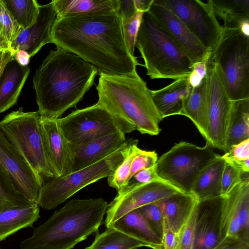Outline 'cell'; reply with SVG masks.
<instances>
[{
	"instance_id": "15",
	"label": "cell",
	"mask_w": 249,
	"mask_h": 249,
	"mask_svg": "<svg viewBox=\"0 0 249 249\" xmlns=\"http://www.w3.org/2000/svg\"><path fill=\"white\" fill-rule=\"evenodd\" d=\"M148 12L161 25L193 64L202 61H209L212 53L161 0H154Z\"/></svg>"
},
{
	"instance_id": "38",
	"label": "cell",
	"mask_w": 249,
	"mask_h": 249,
	"mask_svg": "<svg viewBox=\"0 0 249 249\" xmlns=\"http://www.w3.org/2000/svg\"><path fill=\"white\" fill-rule=\"evenodd\" d=\"M162 180L157 174L156 164L135 174L117 194L123 193L139 185Z\"/></svg>"
},
{
	"instance_id": "3",
	"label": "cell",
	"mask_w": 249,
	"mask_h": 249,
	"mask_svg": "<svg viewBox=\"0 0 249 249\" xmlns=\"http://www.w3.org/2000/svg\"><path fill=\"white\" fill-rule=\"evenodd\" d=\"M108 205L102 198L72 199L35 228L20 248L72 249L98 231Z\"/></svg>"
},
{
	"instance_id": "9",
	"label": "cell",
	"mask_w": 249,
	"mask_h": 249,
	"mask_svg": "<svg viewBox=\"0 0 249 249\" xmlns=\"http://www.w3.org/2000/svg\"><path fill=\"white\" fill-rule=\"evenodd\" d=\"M218 155L207 143L200 147L180 142L158 159L157 173L162 180L180 192L191 193L199 174Z\"/></svg>"
},
{
	"instance_id": "21",
	"label": "cell",
	"mask_w": 249,
	"mask_h": 249,
	"mask_svg": "<svg viewBox=\"0 0 249 249\" xmlns=\"http://www.w3.org/2000/svg\"><path fill=\"white\" fill-rule=\"evenodd\" d=\"M188 76L175 80L161 89L151 90L153 102L162 119L181 115L184 102L192 89Z\"/></svg>"
},
{
	"instance_id": "32",
	"label": "cell",
	"mask_w": 249,
	"mask_h": 249,
	"mask_svg": "<svg viewBox=\"0 0 249 249\" xmlns=\"http://www.w3.org/2000/svg\"><path fill=\"white\" fill-rule=\"evenodd\" d=\"M33 204L21 192L11 175L0 164V212Z\"/></svg>"
},
{
	"instance_id": "6",
	"label": "cell",
	"mask_w": 249,
	"mask_h": 249,
	"mask_svg": "<svg viewBox=\"0 0 249 249\" xmlns=\"http://www.w3.org/2000/svg\"><path fill=\"white\" fill-rule=\"evenodd\" d=\"M211 60L219 70L231 101L249 98V37L238 27L222 26Z\"/></svg>"
},
{
	"instance_id": "46",
	"label": "cell",
	"mask_w": 249,
	"mask_h": 249,
	"mask_svg": "<svg viewBox=\"0 0 249 249\" xmlns=\"http://www.w3.org/2000/svg\"><path fill=\"white\" fill-rule=\"evenodd\" d=\"M13 53L10 51H0V76L6 65L14 60Z\"/></svg>"
},
{
	"instance_id": "29",
	"label": "cell",
	"mask_w": 249,
	"mask_h": 249,
	"mask_svg": "<svg viewBox=\"0 0 249 249\" xmlns=\"http://www.w3.org/2000/svg\"><path fill=\"white\" fill-rule=\"evenodd\" d=\"M249 139V98L231 101L225 152L232 145Z\"/></svg>"
},
{
	"instance_id": "14",
	"label": "cell",
	"mask_w": 249,
	"mask_h": 249,
	"mask_svg": "<svg viewBox=\"0 0 249 249\" xmlns=\"http://www.w3.org/2000/svg\"><path fill=\"white\" fill-rule=\"evenodd\" d=\"M226 196L198 200L196 207L193 249H214L223 240V215Z\"/></svg>"
},
{
	"instance_id": "45",
	"label": "cell",
	"mask_w": 249,
	"mask_h": 249,
	"mask_svg": "<svg viewBox=\"0 0 249 249\" xmlns=\"http://www.w3.org/2000/svg\"><path fill=\"white\" fill-rule=\"evenodd\" d=\"M137 12L133 0H119L118 13L122 19L130 18Z\"/></svg>"
},
{
	"instance_id": "53",
	"label": "cell",
	"mask_w": 249,
	"mask_h": 249,
	"mask_svg": "<svg viewBox=\"0 0 249 249\" xmlns=\"http://www.w3.org/2000/svg\"><path fill=\"white\" fill-rule=\"evenodd\" d=\"M152 249H164V248L163 247V245L160 246H156L152 248Z\"/></svg>"
},
{
	"instance_id": "13",
	"label": "cell",
	"mask_w": 249,
	"mask_h": 249,
	"mask_svg": "<svg viewBox=\"0 0 249 249\" xmlns=\"http://www.w3.org/2000/svg\"><path fill=\"white\" fill-rule=\"evenodd\" d=\"M179 192L168 182L161 180L139 185L123 193L117 194L108 205L105 226L109 228L128 212Z\"/></svg>"
},
{
	"instance_id": "51",
	"label": "cell",
	"mask_w": 249,
	"mask_h": 249,
	"mask_svg": "<svg viewBox=\"0 0 249 249\" xmlns=\"http://www.w3.org/2000/svg\"><path fill=\"white\" fill-rule=\"evenodd\" d=\"M188 79L191 86L195 88L200 85L203 79L193 71L189 75Z\"/></svg>"
},
{
	"instance_id": "17",
	"label": "cell",
	"mask_w": 249,
	"mask_h": 249,
	"mask_svg": "<svg viewBox=\"0 0 249 249\" xmlns=\"http://www.w3.org/2000/svg\"><path fill=\"white\" fill-rule=\"evenodd\" d=\"M226 196L222 222L224 239L231 237L249 242V175Z\"/></svg>"
},
{
	"instance_id": "25",
	"label": "cell",
	"mask_w": 249,
	"mask_h": 249,
	"mask_svg": "<svg viewBox=\"0 0 249 249\" xmlns=\"http://www.w3.org/2000/svg\"><path fill=\"white\" fill-rule=\"evenodd\" d=\"M110 227L147 244L151 249L162 245V240L138 209L122 216L114 222Z\"/></svg>"
},
{
	"instance_id": "18",
	"label": "cell",
	"mask_w": 249,
	"mask_h": 249,
	"mask_svg": "<svg viewBox=\"0 0 249 249\" xmlns=\"http://www.w3.org/2000/svg\"><path fill=\"white\" fill-rule=\"evenodd\" d=\"M57 20V13L52 1L39 6V13L35 23L22 29L11 42L14 52L22 50L31 56L35 55L45 45L53 43V32Z\"/></svg>"
},
{
	"instance_id": "34",
	"label": "cell",
	"mask_w": 249,
	"mask_h": 249,
	"mask_svg": "<svg viewBox=\"0 0 249 249\" xmlns=\"http://www.w3.org/2000/svg\"><path fill=\"white\" fill-rule=\"evenodd\" d=\"M138 140L133 139L128 151L113 174L107 177L109 186L115 189L117 192L126 184L130 173L131 164L134 157L141 151L138 146Z\"/></svg>"
},
{
	"instance_id": "40",
	"label": "cell",
	"mask_w": 249,
	"mask_h": 249,
	"mask_svg": "<svg viewBox=\"0 0 249 249\" xmlns=\"http://www.w3.org/2000/svg\"><path fill=\"white\" fill-rule=\"evenodd\" d=\"M158 159V155L155 151H147L142 149L132 161L128 181L138 172L155 165Z\"/></svg>"
},
{
	"instance_id": "52",
	"label": "cell",
	"mask_w": 249,
	"mask_h": 249,
	"mask_svg": "<svg viewBox=\"0 0 249 249\" xmlns=\"http://www.w3.org/2000/svg\"><path fill=\"white\" fill-rule=\"evenodd\" d=\"M238 28L244 36L249 37V19L242 21Z\"/></svg>"
},
{
	"instance_id": "20",
	"label": "cell",
	"mask_w": 249,
	"mask_h": 249,
	"mask_svg": "<svg viewBox=\"0 0 249 249\" xmlns=\"http://www.w3.org/2000/svg\"><path fill=\"white\" fill-rule=\"evenodd\" d=\"M125 133L118 131L76 145H70L72 172L88 167L117 150L126 141Z\"/></svg>"
},
{
	"instance_id": "8",
	"label": "cell",
	"mask_w": 249,
	"mask_h": 249,
	"mask_svg": "<svg viewBox=\"0 0 249 249\" xmlns=\"http://www.w3.org/2000/svg\"><path fill=\"white\" fill-rule=\"evenodd\" d=\"M38 111L25 112L22 107L0 121V128L33 170L44 180L57 177L46 152Z\"/></svg>"
},
{
	"instance_id": "48",
	"label": "cell",
	"mask_w": 249,
	"mask_h": 249,
	"mask_svg": "<svg viewBox=\"0 0 249 249\" xmlns=\"http://www.w3.org/2000/svg\"><path fill=\"white\" fill-rule=\"evenodd\" d=\"M208 61H202L193 64V71L196 73L202 79L206 75Z\"/></svg>"
},
{
	"instance_id": "27",
	"label": "cell",
	"mask_w": 249,
	"mask_h": 249,
	"mask_svg": "<svg viewBox=\"0 0 249 249\" xmlns=\"http://www.w3.org/2000/svg\"><path fill=\"white\" fill-rule=\"evenodd\" d=\"M225 161L218 155L199 174L191 193L201 200L221 195V179Z\"/></svg>"
},
{
	"instance_id": "10",
	"label": "cell",
	"mask_w": 249,
	"mask_h": 249,
	"mask_svg": "<svg viewBox=\"0 0 249 249\" xmlns=\"http://www.w3.org/2000/svg\"><path fill=\"white\" fill-rule=\"evenodd\" d=\"M60 128L70 145L81 144L120 131L136 130L129 122L96 103L76 109L58 119Z\"/></svg>"
},
{
	"instance_id": "50",
	"label": "cell",
	"mask_w": 249,
	"mask_h": 249,
	"mask_svg": "<svg viewBox=\"0 0 249 249\" xmlns=\"http://www.w3.org/2000/svg\"><path fill=\"white\" fill-rule=\"evenodd\" d=\"M1 50L13 52L11 48V43L0 24V51Z\"/></svg>"
},
{
	"instance_id": "36",
	"label": "cell",
	"mask_w": 249,
	"mask_h": 249,
	"mask_svg": "<svg viewBox=\"0 0 249 249\" xmlns=\"http://www.w3.org/2000/svg\"><path fill=\"white\" fill-rule=\"evenodd\" d=\"M138 209L162 240L164 231V218L161 200L144 205Z\"/></svg>"
},
{
	"instance_id": "22",
	"label": "cell",
	"mask_w": 249,
	"mask_h": 249,
	"mask_svg": "<svg viewBox=\"0 0 249 249\" xmlns=\"http://www.w3.org/2000/svg\"><path fill=\"white\" fill-rule=\"evenodd\" d=\"M198 200L192 193L179 192L161 200L164 228L180 234Z\"/></svg>"
},
{
	"instance_id": "7",
	"label": "cell",
	"mask_w": 249,
	"mask_h": 249,
	"mask_svg": "<svg viewBox=\"0 0 249 249\" xmlns=\"http://www.w3.org/2000/svg\"><path fill=\"white\" fill-rule=\"evenodd\" d=\"M132 140H126L115 151L88 167L45 179L36 204L45 210L54 209L86 186L112 175L127 154Z\"/></svg>"
},
{
	"instance_id": "44",
	"label": "cell",
	"mask_w": 249,
	"mask_h": 249,
	"mask_svg": "<svg viewBox=\"0 0 249 249\" xmlns=\"http://www.w3.org/2000/svg\"><path fill=\"white\" fill-rule=\"evenodd\" d=\"M214 249H249V242L238 238L226 237Z\"/></svg>"
},
{
	"instance_id": "5",
	"label": "cell",
	"mask_w": 249,
	"mask_h": 249,
	"mask_svg": "<svg viewBox=\"0 0 249 249\" xmlns=\"http://www.w3.org/2000/svg\"><path fill=\"white\" fill-rule=\"evenodd\" d=\"M136 46L151 79L176 80L193 71L191 60L148 12L143 14Z\"/></svg>"
},
{
	"instance_id": "19",
	"label": "cell",
	"mask_w": 249,
	"mask_h": 249,
	"mask_svg": "<svg viewBox=\"0 0 249 249\" xmlns=\"http://www.w3.org/2000/svg\"><path fill=\"white\" fill-rule=\"evenodd\" d=\"M44 147L49 162L57 177L72 172V157L70 144L60 128L58 119L41 117Z\"/></svg>"
},
{
	"instance_id": "47",
	"label": "cell",
	"mask_w": 249,
	"mask_h": 249,
	"mask_svg": "<svg viewBox=\"0 0 249 249\" xmlns=\"http://www.w3.org/2000/svg\"><path fill=\"white\" fill-rule=\"evenodd\" d=\"M13 56L15 60L24 66L28 65L31 58L30 55L26 52L22 50L14 51Z\"/></svg>"
},
{
	"instance_id": "26",
	"label": "cell",
	"mask_w": 249,
	"mask_h": 249,
	"mask_svg": "<svg viewBox=\"0 0 249 249\" xmlns=\"http://www.w3.org/2000/svg\"><path fill=\"white\" fill-rule=\"evenodd\" d=\"M37 204L8 208L0 212V242L19 230L32 227L40 217Z\"/></svg>"
},
{
	"instance_id": "4",
	"label": "cell",
	"mask_w": 249,
	"mask_h": 249,
	"mask_svg": "<svg viewBox=\"0 0 249 249\" xmlns=\"http://www.w3.org/2000/svg\"><path fill=\"white\" fill-rule=\"evenodd\" d=\"M97 103L126 120L142 134L157 135L162 120L153 102L151 90L140 76L100 74Z\"/></svg>"
},
{
	"instance_id": "37",
	"label": "cell",
	"mask_w": 249,
	"mask_h": 249,
	"mask_svg": "<svg viewBox=\"0 0 249 249\" xmlns=\"http://www.w3.org/2000/svg\"><path fill=\"white\" fill-rule=\"evenodd\" d=\"M143 14L137 12L134 16L128 19H122V29L125 44L128 52L133 56H135L136 38Z\"/></svg>"
},
{
	"instance_id": "39",
	"label": "cell",
	"mask_w": 249,
	"mask_h": 249,
	"mask_svg": "<svg viewBox=\"0 0 249 249\" xmlns=\"http://www.w3.org/2000/svg\"><path fill=\"white\" fill-rule=\"evenodd\" d=\"M245 175L237 168L225 161L221 179V195H227L242 180Z\"/></svg>"
},
{
	"instance_id": "41",
	"label": "cell",
	"mask_w": 249,
	"mask_h": 249,
	"mask_svg": "<svg viewBox=\"0 0 249 249\" xmlns=\"http://www.w3.org/2000/svg\"><path fill=\"white\" fill-rule=\"evenodd\" d=\"M0 24L10 43L22 30L15 21L1 0H0Z\"/></svg>"
},
{
	"instance_id": "30",
	"label": "cell",
	"mask_w": 249,
	"mask_h": 249,
	"mask_svg": "<svg viewBox=\"0 0 249 249\" xmlns=\"http://www.w3.org/2000/svg\"><path fill=\"white\" fill-rule=\"evenodd\" d=\"M215 16L224 21L223 26L238 27L240 23L249 19V0H212Z\"/></svg>"
},
{
	"instance_id": "2",
	"label": "cell",
	"mask_w": 249,
	"mask_h": 249,
	"mask_svg": "<svg viewBox=\"0 0 249 249\" xmlns=\"http://www.w3.org/2000/svg\"><path fill=\"white\" fill-rule=\"evenodd\" d=\"M98 73L95 67L77 55L59 47L51 50L33 77L41 117L60 118L76 107Z\"/></svg>"
},
{
	"instance_id": "49",
	"label": "cell",
	"mask_w": 249,
	"mask_h": 249,
	"mask_svg": "<svg viewBox=\"0 0 249 249\" xmlns=\"http://www.w3.org/2000/svg\"><path fill=\"white\" fill-rule=\"evenodd\" d=\"M137 12L146 13L149 11L154 0H133Z\"/></svg>"
},
{
	"instance_id": "31",
	"label": "cell",
	"mask_w": 249,
	"mask_h": 249,
	"mask_svg": "<svg viewBox=\"0 0 249 249\" xmlns=\"http://www.w3.org/2000/svg\"><path fill=\"white\" fill-rule=\"evenodd\" d=\"M148 245L112 228L97 234L92 243L86 249H136Z\"/></svg>"
},
{
	"instance_id": "23",
	"label": "cell",
	"mask_w": 249,
	"mask_h": 249,
	"mask_svg": "<svg viewBox=\"0 0 249 249\" xmlns=\"http://www.w3.org/2000/svg\"><path fill=\"white\" fill-rule=\"evenodd\" d=\"M30 71L15 59L6 65L0 76V113L16 103Z\"/></svg>"
},
{
	"instance_id": "24",
	"label": "cell",
	"mask_w": 249,
	"mask_h": 249,
	"mask_svg": "<svg viewBox=\"0 0 249 249\" xmlns=\"http://www.w3.org/2000/svg\"><path fill=\"white\" fill-rule=\"evenodd\" d=\"M209 99L207 76L192 90L184 102L181 115L190 119L206 140L208 126Z\"/></svg>"
},
{
	"instance_id": "43",
	"label": "cell",
	"mask_w": 249,
	"mask_h": 249,
	"mask_svg": "<svg viewBox=\"0 0 249 249\" xmlns=\"http://www.w3.org/2000/svg\"><path fill=\"white\" fill-rule=\"evenodd\" d=\"M180 238V234L176 233L169 228L164 227L162 239L164 249H178Z\"/></svg>"
},
{
	"instance_id": "28",
	"label": "cell",
	"mask_w": 249,
	"mask_h": 249,
	"mask_svg": "<svg viewBox=\"0 0 249 249\" xmlns=\"http://www.w3.org/2000/svg\"><path fill=\"white\" fill-rule=\"evenodd\" d=\"M57 19L75 15L118 12L119 0H53Z\"/></svg>"
},
{
	"instance_id": "11",
	"label": "cell",
	"mask_w": 249,
	"mask_h": 249,
	"mask_svg": "<svg viewBox=\"0 0 249 249\" xmlns=\"http://www.w3.org/2000/svg\"><path fill=\"white\" fill-rule=\"evenodd\" d=\"M212 53L222 27L214 13L212 0H161Z\"/></svg>"
},
{
	"instance_id": "42",
	"label": "cell",
	"mask_w": 249,
	"mask_h": 249,
	"mask_svg": "<svg viewBox=\"0 0 249 249\" xmlns=\"http://www.w3.org/2000/svg\"><path fill=\"white\" fill-rule=\"evenodd\" d=\"M195 220L196 210L195 208L189 219L180 233V238L178 249H193L194 241Z\"/></svg>"
},
{
	"instance_id": "16",
	"label": "cell",
	"mask_w": 249,
	"mask_h": 249,
	"mask_svg": "<svg viewBox=\"0 0 249 249\" xmlns=\"http://www.w3.org/2000/svg\"><path fill=\"white\" fill-rule=\"evenodd\" d=\"M0 164L32 203H36L44 179L30 167L0 128Z\"/></svg>"
},
{
	"instance_id": "1",
	"label": "cell",
	"mask_w": 249,
	"mask_h": 249,
	"mask_svg": "<svg viewBox=\"0 0 249 249\" xmlns=\"http://www.w3.org/2000/svg\"><path fill=\"white\" fill-rule=\"evenodd\" d=\"M53 43L79 56L99 74L135 77L141 65L128 51L118 12L84 14L57 19Z\"/></svg>"
},
{
	"instance_id": "54",
	"label": "cell",
	"mask_w": 249,
	"mask_h": 249,
	"mask_svg": "<svg viewBox=\"0 0 249 249\" xmlns=\"http://www.w3.org/2000/svg\"></svg>"
},
{
	"instance_id": "33",
	"label": "cell",
	"mask_w": 249,
	"mask_h": 249,
	"mask_svg": "<svg viewBox=\"0 0 249 249\" xmlns=\"http://www.w3.org/2000/svg\"><path fill=\"white\" fill-rule=\"evenodd\" d=\"M11 16L22 29H26L36 21L39 6L35 0H1Z\"/></svg>"
},
{
	"instance_id": "35",
	"label": "cell",
	"mask_w": 249,
	"mask_h": 249,
	"mask_svg": "<svg viewBox=\"0 0 249 249\" xmlns=\"http://www.w3.org/2000/svg\"><path fill=\"white\" fill-rule=\"evenodd\" d=\"M222 157L226 162L237 168L243 174H248L249 172V139L232 145Z\"/></svg>"
},
{
	"instance_id": "12",
	"label": "cell",
	"mask_w": 249,
	"mask_h": 249,
	"mask_svg": "<svg viewBox=\"0 0 249 249\" xmlns=\"http://www.w3.org/2000/svg\"><path fill=\"white\" fill-rule=\"evenodd\" d=\"M209 99L206 143L225 151L227 128L231 101L217 65L210 60L207 65Z\"/></svg>"
}]
</instances>
